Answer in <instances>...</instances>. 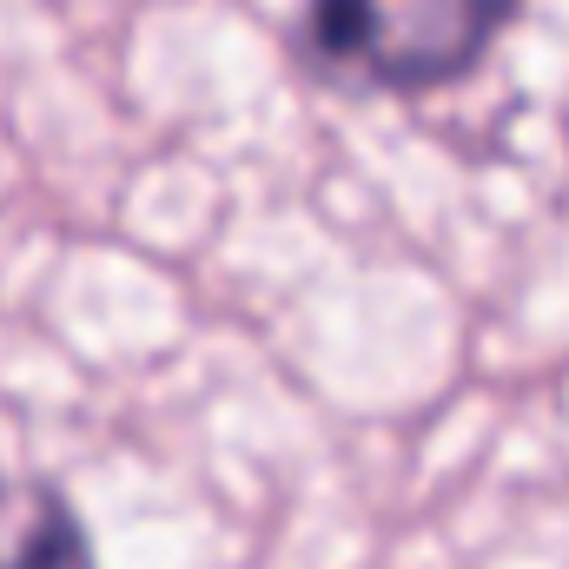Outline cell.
Returning a JSON list of instances; mask_svg holds the SVG:
<instances>
[{
	"instance_id": "cell-1",
	"label": "cell",
	"mask_w": 569,
	"mask_h": 569,
	"mask_svg": "<svg viewBox=\"0 0 569 569\" xmlns=\"http://www.w3.org/2000/svg\"><path fill=\"white\" fill-rule=\"evenodd\" d=\"M523 0H305L298 53L351 93H443L510 33Z\"/></svg>"
},
{
	"instance_id": "cell-2",
	"label": "cell",
	"mask_w": 569,
	"mask_h": 569,
	"mask_svg": "<svg viewBox=\"0 0 569 569\" xmlns=\"http://www.w3.org/2000/svg\"><path fill=\"white\" fill-rule=\"evenodd\" d=\"M0 569H100L67 490L40 477H0Z\"/></svg>"
}]
</instances>
